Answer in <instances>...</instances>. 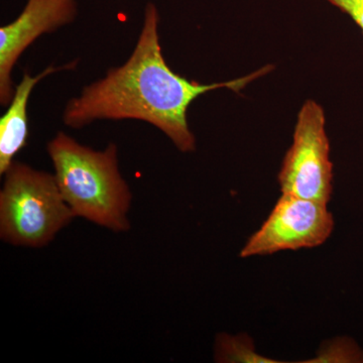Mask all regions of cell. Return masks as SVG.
<instances>
[{"mask_svg":"<svg viewBox=\"0 0 363 363\" xmlns=\"http://www.w3.org/2000/svg\"><path fill=\"white\" fill-rule=\"evenodd\" d=\"M159 25V9L149 2L130 58L69 100L63 113L66 126L83 128L97 121L135 119L161 130L180 152H194L196 138L187 121L191 104L205 93L222 88L240 92L274 68L264 66L243 77L211 84L188 80L172 71L164 61Z\"/></svg>","mask_w":363,"mask_h":363,"instance_id":"1","label":"cell"},{"mask_svg":"<svg viewBox=\"0 0 363 363\" xmlns=\"http://www.w3.org/2000/svg\"><path fill=\"white\" fill-rule=\"evenodd\" d=\"M47 150L61 194L76 217L114 233L130 228L133 195L119 171L116 145L95 150L58 133Z\"/></svg>","mask_w":363,"mask_h":363,"instance_id":"2","label":"cell"},{"mask_svg":"<svg viewBox=\"0 0 363 363\" xmlns=\"http://www.w3.org/2000/svg\"><path fill=\"white\" fill-rule=\"evenodd\" d=\"M0 192V238L14 247L49 245L75 218L56 177L13 161Z\"/></svg>","mask_w":363,"mask_h":363,"instance_id":"3","label":"cell"},{"mask_svg":"<svg viewBox=\"0 0 363 363\" xmlns=\"http://www.w3.org/2000/svg\"><path fill=\"white\" fill-rule=\"evenodd\" d=\"M278 181L283 194L329 204L333 192V164L323 107L306 100L298 111L293 143L286 150Z\"/></svg>","mask_w":363,"mask_h":363,"instance_id":"4","label":"cell"},{"mask_svg":"<svg viewBox=\"0 0 363 363\" xmlns=\"http://www.w3.org/2000/svg\"><path fill=\"white\" fill-rule=\"evenodd\" d=\"M328 204L283 194L240 250L241 259L320 247L333 233Z\"/></svg>","mask_w":363,"mask_h":363,"instance_id":"5","label":"cell"},{"mask_svg":"<svg viewBox=\"0 0 363 363\" xmlns=\"http://www.w3.org/2000/svg\"><path fill=\"white\" fill-rule=\"evenodd\" d=\"M78 16L77 0H28L20 16L0 28V104L7 106L16 87L13 71L23 52L43 35L70 25Z\"/></svg>","mask_w":363,"mask_h":363,"instance_id":"6","label":"cell"},{"mask_svg":"<svg viewBox=\"0 0 363 363\" xmlns=\"http://www.w3.org/2000/svg\"><path fill=\"white\" fill-rule=\"evenodd\" d=\"M76 66L77 61H74L61 67H49L35 77L28 73L23 75L20 84L14 90L9 109L0 119V175H4L13 164L14 157L28 143V105L33 88L47 76L75 68Z\"/></svg>","mask_w":363,"mask_h":363,"instance_id":"7","label":"cell"},{"mask_svg":"<svg viewBox=\"0 0 363 363\" xmlns=\"http://www.w3.org/2000/svg\"><path fill=\"white\" fill-rule=\"evenodd\" d=\"M214 359L222 363H279L259 354L247 334L229 335L221 333L215 339Z\"/></svg>","mask_w":363,"mask_h":363,"instance_id":"8","label":"cell"},{"mask_svg":"<svg viewBox=\"0 0 363 363\" xmlns=\"http://www.w3.org/2000/svg\"><path fill=\"white\" fill-rule=\"evenodd\" d=\"M309 362L363 363V350L351 338H335Z\"/></svg>","mask_w":363,"mask_h":363,"instance_id":"9","label":"cell"},{"mask_svg":"<svg viewBox=\"0 0 363 363\" xmlns=\"http://www.w3.org/2000/svg\"><path fill=\"white\" fill-rule=\"evenodd\" d=\"M326 1L350 16L362 30L363 35V0H326Z\"/></svg>","mask_w":363,"mask_h":363,"instance_id":"10","label":"cell"}]
</instances>
